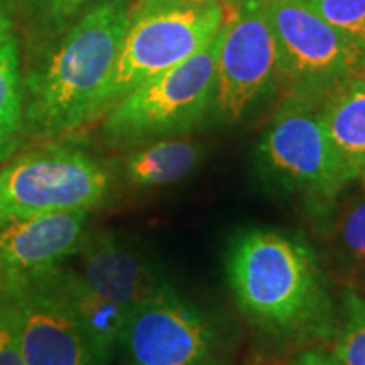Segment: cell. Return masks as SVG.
Wrapping results in <instances>:
<instances>
[{
  "label": "cell",
  "mask_w": 365,
  "mask_h": 365,
  "mask_svg": "<svg viewBox=\"0 0 365 365\" xmlns=\"http://www.w3.org/2000/svg\"><path fill=\"white\" fill-rule=\"evenodd\" d=\"M203 154V145L196 140L164 137L125 149L117 173L129 188H164L186 180L200 166Z\"/></svg>",
  "instance_id": "obj_14"
},
{
  "label": "cell",
  "mask_w": 365,
  "mask_h": 365,
  "mask_svg": "<svg viewBox=\"0 0 365 365\" xmlns=\"http://www.w3.org/2000/svg\"><path fill=\"white\" fill-rule=\"evenodd\" d=\"M130 0H108L38 51L22 56L26 135L58 137L88 124L130 24Z\"/></svg>",
  "instance_id": "obj_2"
},
{
  "label": "cell",
  "mask_w": 365,
  "mask_h": 365,
  "mask_svg": "<svg viewBox=\"0 0 365 365\" xmlns=\"http://www.w3.org/2000/svg\"><path fill=\"white\" fill-rule=\"evenodd\" d=\"M105 2L108 0H19L17 27L24 38L22 56L49 44Z\"/></svg>",
  "instance_id": "obj_16"
},
{
  "label": "cell",
  "mask_w": 365,
  "mask_h": 365,
  "mask_svg": "<svg viewBox=\"0 0 365 365\" xmlns=\"http://www.w3.org/2000/svg\"><path fill=\"white\" fill-rule=\"evenodd\" d=\"M365 298V274H364V293H360Z\"/></svg>",
  "instance_id": "obj_26"
},
{
  "label": "cell",
  "mask_w": 365,
  "mask_h": 365,
  "mask_svg": "<svg viewBox=\"0 0 365 365\" xmlns=\"http://www.w3.org/2000/svg\"><path fill=\"white\" fill-rule=\"evenodd\" d=\"M24 137L22 48L16 31L0 46V159L11 156Z\"/></svg>",
  "instance_id": "obj_17"
},
{
  "label": "cell",
  "mask_w": 365,
  "mask_h": 365,
  "mask_svg": "<svg viewBox=\"0 0 365 365\" xmlns=\"http://www.w3.org/2000/svg\"><path fill=\"white\" fill-rule=\"evenodd\" d=\"M352 43L365 71V0H299Z\"/></svg>",
  "instance_id": "obj_20"
},
{
  "label": "cell",
  "mask_w": 365,
  "mask_h": 365,
  "mask_svg": "<svg viewBox=\"0 0 365 365\" xmlns=\"http://www.w3.org/2000/svg\"><path fill=\"white\" fill-rule=\"evenodd\" d=\"M117 352L122 365H227L234 336L166 282L129 314Z\"/></svg>",
  "instance_id": "obj_7"
},
{
  "label": "cell",
  "mask_w": 365,
  "mask_h": 365,
  "mask_svg": "<svg viewBox=\"0 0 365 365\" xmlns=\"http://www.w3.org/2000/svg\"><path fill=\"white\" fill-rule=\"evenodd\" d=\"M17 9L19 0H0V46L17 31Z\"/></svg>",
  "instance_id": "obj_22"
},
{
  "label": "cell",
  "mask_w": 365,
  "mask_h": 365,
  "mask_svg": "<svg viewBox=\"0 0 365 365\" xmlns=\"http://www.w3.org/2000/svg\"><path fill=\"white\" fill-rule=\"evenodd\" d=\"M215 2V0H143L134 9L139 7H186V6H202V4ZM132 9V11H134Z\"/></svg>",
  "instance_id": "obj_24"
},
{
  "label": "cell",
  "mask_w": 365,
  "mask_h": 365,
  "mask_svg": "<svg viewBox=\"0 0 365 365\" xmlns=\"http://www.w3.org/2000/svg\"><path fill=\"white\" fill-rule=\"evenodd\" d=\"M222 2L186 7H139L113 68L91 103L88 124L102 118L144 81L188 59L227 24Z\"/></svg>",
  "instance_id": "obj_5"
},
{
  "label": "cell",
  "mask_w": 365,
  "mask_h": 365,
  "mask_svg": "<svg viewBox=\"0 0 365 365\" xmlns=\"http://www.w3.org/2000/svg\"><path fill=\"white\" fill-rule=\"evenodd\" d=\"M139 2H143V0H130V4H132V9H134V7H135L137 4H139Z\"/></svg>",
  "instance_id": "obj_25"
},
{
  "label": "cell",
  "mask_w": 365,
  "mask_h": 365,
  "mask_svg": "<svg viewBox=\"0 0 365 365\" xmlns=\"http://www.w3.org/2000/svg\"><path fill=\"white\" fill-rule=\"evenodd\" d=\"M319 97L287 95L264 130L255 156L272 186L298 196L313 215L330 218L346 186L323 125Z\"/></svg>",
  "instance_id": "obj_4"
},
{
  "label": "cell",
  "mask_w": 365,
  "mask_h": 365,
  "mask_svg": "<svg viewBox=\"0 0 365 365\" xmlns=\"http://www.w3.org/2000/svg\"><path fill=\"white\" fill-rule=\"evenodd\" d=\"M26 365H110L63 293L56 264L0 274Z\"/></svg>",
  "instance_id": "obj_8"
},
{
  "label": "cell",
  "mask_w": 365,
  "mask_h": 365,
  "mask_svg": "<svg viewBox=\"0 0 365 365\" xmlns=\"http://www.w3.org/2000/svg\"><path fill=\"white\" fill-rule=\"evenodd\" d=\"M319 112L344 185L365 182V75L327 90L319 97Z\"/></svg>",
  "instance_id": "obj_13"
},
{
  "label": "cell",
  "mask_w": 365,
  "mask_h": 365,
  "mask_svg": "<svg viewBox=\"0 0 365 365\" xmlns=\"http://www.w3.org/2000/svg\"><path fill=\"white\" fill-rule=\"evenodd\" d=\"M113 175L88 153L49 144L0 168V225L107 202Z\"/></svg>",
  "instance_id": "obj_6"
},
{
  "label": "cell",
  "mask_w": 365,
  "mask_h": 365,
  "mask_svg": "<svg viewBox=\"0 0 365 365\" xmlns=\"http://www.w3.org/2000/svg\"><path fill=\"white\" fill-rule=\"evenodd\" d=\"M266 14L291 93L323 95L364 71L359 49L299 0H266Z\"/></svg>",
  "instance_id": "obj_9"
},
{
  "label": "cell",
  "mask_w": 365,
  "mask_h": 365,
  "mask_svg": "<svg viewBox=\"0 0 365 365\" xmlns=\"http://www.w3.org/2000/svg\"><path fill=\"white\" fill-rule=\"evenodd\" d=\"M0 365H26L2 291H0Z\"/></svg>",
  "instance_id": "obj_21"
},
{
  "label": "cell",
  "mask_w": 365,
  "mask_h": 365,
  "mask_svg": "<svg viewBox=\"0 0 365 365\" xmlns=\"http://www.w3.org/2000/svg\"><path fill=\"white\" fill-rule=\"evenodd\" d=\"M223 27L188 59L144 81L105 113L100 127L103 143L125 150L185 135L203 122L212 108Z\"/></svg>",
  "instance_id": "obj_3"
},
{
  "label": "cell",
  "mask_w": 365,
  "mask_h": 365,
  "mask_svg": "<svg viewBox=\"0 0 365 365\" xmlns=\"http://www.w3.org/2000/svg\"><path fill=\"white\" fill-rule=\"evenodd\" d=\"M333 240L344 267L365 271V186L341 208L333 225Z\"/></svg>",
  "instance_id": "obj_19"
},
{
  "label": "cell",
  "mask_w": 365,
  "mask_h": 365,
  "mask_svg": "<svg viewBox=\"0 0 365 365\" xmlns=\"http://www.w3.org/2000/svg\"><path fill=\"white\" fill-rule=\"evenodd\" d=\"M90 212L44 213L0 225V274L33 271L65 262L80 249Z\"/></svg>",
  "instance_id": "obj_12"
},
{
  "label": "cell",
  "mask_w": 365,
  "mask_h": 365,
  "mask_svg": "<svg viewBox=\"0 0 365 365\" xmlns=\"http://www.w3.org/2000/svg\"><path fill=\"white\" fill-rule=\"evenodd\" d=\"M331 354L340 365H365V298L354 287H346L341 296Z\"/></svg>",
  "instance_id": "obj_18"
},
{
  "label": "cell",
  "mask_w": 365,
  "mask_h": 365,
  "mask_svg": "<svg viewBox=\"0 0 365 365\" xmlns=\"http://www.w3.org/2000/svg\"><path fill=\"white\" fill-rule=\"evenodd\" d=\"M225 276L252 325L282 341L333 340L340 312L318 255L303 237L249 227L228 242Z\"/></svg>",
  "instance_id": "obj_1"
},
{
  "label": "cell",
  "mask_w": 365,
  "mask_h": 365,
  "mask_svg": "<svg viewBox=\"0 0 365 365\" xmlns=\"http://www.w3.org/2000/svg\"><path fill=\"white\" fill-rule=\"evenodd\" d=\"M58 281L63 293L81 319L90 336L107 357H113L117 352L118 336L124 328L129 314L95 294L81 281L78 272L66 262L56 264Z\"/></svg>",
  "instance_id": "obj_15"
},
{
  "label": "cell",
  "mask_w": 365,
  "mask_h": 365,
  "mask_svg": "<svg viewBox=\"0 0 365 365\" xmlns=\"http://www.w3.org/2000/svg\"><path fill=\"white\" fill-rule=\"evenodd\" d=\"M286 365H340L333 354L327 352V350L314 346V349H304L291 359Z\"/></svg>",
  "instance_id": "obj_23"
},
{
  "label": "cell",
  "mask_w": 365,
  "mask_h": 365,
  "mask_svg": "<svg viewBox=\"0 0 365 365\" xmlns=\"http://www.w3.org/2000/svg\"><path fill=\"white\" fill-rule=\"evenodd\" d=\"M75 271L108 303L130 314L170 282L159 267L125 237L113 232H86Z\"/></svg>",
  "instance_id": "obj_11"
},
{
  "label": "cell",
  "mask_w": 365,
  "mask_h": 365,
  "mask_svg": "<svg viewBox=\"0 0 365 365\" xmlns=\"http://www.w3.org/2000/svg\"><path fill=\"white\" fill-rule=\"evenodd\" d=\"M360 185H362V186H365V182H360Z\"/></svg>",
  "instance_id": "obj_27"
},
{
  "label": "cell",
  "mask_w": 365,
  "mask_h": 365,
  "mask_svg": "<svg viewBox=\"0 0 365 365\" xmlns=\"http://www.w3.org/2000/svg\"><path fill=\"white\" fill-rule=\"evenodd\" d=\"M277 81L279 61L266 0H247L223 27L210 113L218 124H239L272 93Z\"/></svg>",
  "instance_id": "obj_10"
}]
</instances>
